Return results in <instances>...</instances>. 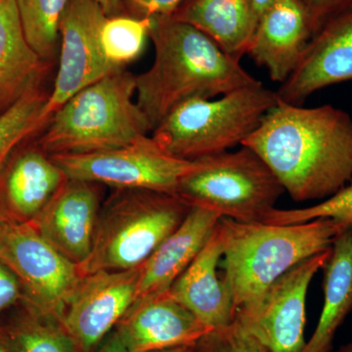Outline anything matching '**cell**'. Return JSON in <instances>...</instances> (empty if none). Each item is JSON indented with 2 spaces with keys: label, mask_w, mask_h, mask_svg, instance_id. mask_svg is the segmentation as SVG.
<instances>
[{
  "label": "cell",
  "mask_w": 352,
  "mask_h": 352,
  "mask_svg": "<svg viewBox=\"0 0 352 352\" xmlns=\"http://www.w3.org/2000/svg\"><path fill=\"white\" fill-rule=\"evenodd\" d=\"M241 146L265 162L296 201H324L352 183V119L332 105L278 98Z\"/></svg>",
  "instance_id": "6da1fadb"
},
{
  "label": "cell",
  "mask_w": 352,
  "mask_h": 352,
  "mask_svg": "<svg viewBox=\"0 0 352 352\" xmlns=\"http://www.w3.org/2000/svg\"><path fill=\"white\" fill-rule=\"evenodd\" d=\"M50 157L69 179L173 195L183 178L199 166L198 160L187 161L168 154L148 135L110 151Z\"/></svg>",
  "instance_id": "ba28073f"
},
{
  "label": "cell",
  "mask_w": 352,
  "mask_h": 352,
  "mask_svg": "<svg viewBox=\"0 0 352 352\" xmlns=\"http://www.w3.org/2000/svg\"><path fill=\"white\" fill-rule=\"evenodd\" d=\"M193 352H271L235 323L210 331L194 346Z\"/></svg>",
  "instance_id": "83f0119b"
},
{
  "label": "cell",
  "mask_w": 352,
  "mask_h": 352,
  "mask_svg": "<svg viewBox=\"0 0 352 352\" xmlns=\"http://www.w3.org/2000/svg\"><path fill=\"white\" fill-rule=\"evenodd\" d=\"M69 0H15L25 38L44 61H53L59 28Z\"/></svg>",
  "instance_id": "cb8c5ba5"
},
{
  "label": "cell",
  "mask_w": 352,
  "mask_h": 352,
  "mask_svg": "<svg viewBox=\"0 0 352 352\" xmlns=\"http://www.w3.org/2000/svg\"><path fill=\"white\" fill-rule=\"evenodd\" d=\"M277 102L276 91L263 82L215 100L195 99L171 112L152 131V138L178 159L195 161L214 156L242 144Z\"/></svg>",
  "instance_id": "8992f818"
},
{
  "label": "cell",
  "mask_w": 352,
  "mask_h": 352,
  "mask_svg": "<svg viewBox=\"0 0 352 352\" xmlns=\"http://www.w3.org/2000/svg\"><path fill=\"white\" fill-rule=\"evenodd\" d=\"M191 206L179 196L122 190L101 208L89 256L80 274L138 268L179 226Z\"/></svg>",
  "instance_id": "5b68a950"
},
{
  "label": "cell",
  "mask_w": 352,
  "mask_h": 352,
  "mask_svg": "<svg viewBox=\"0 0 352 352\" xmlns=\"http://www.w3.org/2000/svg\"><path fill=\"white\" fill-rule=\"evenodd\" d=\"M50 94L38 85L0 115V173L16 148L41 133L50 122L45 113Z\"/></svg>",
  "instance_id": "603a6c76"
},
{
  "label": "cell",
  "mask_w": 352,
  "mask_h": 352,
  "mask_svg": "<svg viewBox=\"0 0 352 352\" xmlns=\"http://www.w3.org/2000/svg\"><path fill=\"white\" fill-rule=\"evenodd\" d=\"M322 271L323 307L302 352H331L338 331L352 311V224L336 236Z\"/></svg>",
  "instance_id": "7402d4cb"
},
{
  "label": "cell",
  "mask_w": 352,
  "mask_h": 352,
  "mask_svg": "<svg viewBox=\"0 0 352 352\" xmlns=\"http://www.w3.org/2000/svg\"><path fill=\"white\" fill-rule=\"evenodd\" d=\"M140 267L82 275L65 305L62 328L78 352H94L117 327L138 293Z\"/></svg>",
  "instance_id": "8fae6325"
},
{
  "label": "cell",
  "mask_w": 352,
  "mask_h": 352,
  "mask_svg": "<svg viewBox=\"0 0 352 352\" xmlns=\"http://www.w3.org/2000/svg\"><path fill=\"white\" fill-rule=\"evenodd\" d=\"M307 6L314 32L336 14L352 7V0H302ZM312 34V36H314Z\"/></svg>",
  "instance_id": "f546056e"
},
{
  "label": "cell",
  "mask_w": 352,
  "mask_h": 352,
  "mask_svg": "<svg viewBox=\"0 0 352 352\" xmlns=\"http://www.w3.org/2000/svg\"><path fill=\"white\" fill-rule=\"evenodd\" d=\"M194 346H178L173 349H164V351H157L153 352H193Z\"/></svg>",
  "instance_id": "d590c367"
},
{
  "label": "cell",
  "mask_w": 352,
  "mask_h": 352,
  "mask_svg": "<svg viewBox=\"0 0 352 352\" xmlns=\"http://www.w3.org/2000/svg\"><path fill=\"white\" fill-rule=\"evenodd\" d=\"M7 333L17 352H78L60 324L36 314L22 319Z\"/></svg>",
  "instance_id": "484cf974"
},
{
  "label": "cell",
  "mask_w": 352,
  "mask_h": 352,
  "mask_svg": "<svg viewBox=\"0 0 352 352\" xmlns=\"http://www.w3.org/2000/svg\"><path fill=\"white\" fill-rule=\"evenodd\" d=\"M222 240L219 223L188 267L178 277L170 293L207 327H228L234 322L230 293L219 276Z\"/></svg>",
  "instance_id": "ac0fdd59"
},
{
  "label": "cell",
  "mask_w": 352,
  "mask_h": 352,
  "mask_svg": "<svg viewBox=\"0 0 352 352\" xmlns=\"http://www.w3.org/2000/svg\"><path fill=\"white\" fill-rule=\"evenodd\" d=\"M312 34L311 18L302 0H276L259 17L247 55L282 85L298 66Z\"/></svg>",
  "instance_id": "2e32d148"
},
{
  "label": "cell",
  "mask_w": 352,
  "mask_h": 352,
  "mask_svg": "<svg viewBox=\"0 0 352 352\" xmlns=\"http://www.w3.org/2000/svg\"><path fill=\"white\" fill-rule=\"evenodd\" d=\"M0 261L24 286L34 314L61 323L82 275L30 223L0 221ZM61 325V324H60Z\"/></svg>",
  "instance_id": "9c48e42d"
},
{
  "label": "cell",
  "mask_w": 352,
  "mask_h": 352,
  "mask_svg": "<svg viewBox=\"0 0 352 352\" xmlns=\"http://www.w3.org/2000/svg\"><path fill=\"white\" fill-rule=\"evenodd\" d=\"M198 161L195 170L180 182L176 195L221 219L263 222L286 193L270 166L245 146Z\"/></svg>",
  "instance_id": "52a82bcc"
},
{
  "label": "cell",
  "mask_w": 352,
  "mask_h": 352,
  "mask_svg": "<svg viewBox=\"0 0 352 352\" xmlns=\"http://www.w3.org/2000/svg\"><path fill=\"white\" fill-rule=\"evenodd\" d=\"M220 219L212 210L191 206L179 226L141 265L135 302L168 291L205 245Z\"/></svg>",
  "instance_id": "e0dca14e"
},
{
  "label": "cell",
  "mask_w": 352,
  "mask_h": 352,
  "mask_svg": "<svg viewBox=\"0 0 352 352\" xmlns=\"http://www.w3.org/2000/svg\"><path fill=\"white\" fill-rule=\"evenodd\" d=\"M184 0H122L127 15L135 18L170 16Z\"/></svg>",
  "instance_id": "f1b7e54d"
},
{
  "label": "cell",
  "mask_w": 352,
  "mask_h": 352,
  "mask_svg": "<svg viewBox=\"0 0 352 352\" xmlns=\"http://www.w3.org/2000/svg\"><path fill=\"white\" fill-rule=\"evenodd\" d=\"M0 352H17L8 333H0Z\"/></svg>",
  "instance_id": "e575fe53"
},
{
  "label": "cell",
  "mask_w": 352,
  "mask_h": 352,
  "mask_svg": "<svg viewBox=\"0 0 352 352\" xmlns=\"http://www.w3.org/2000/svg\"><path fill=\"white\" fill-rule=\"evenodd\" d=\"M338 352H352V340L344 346H340Z\"/></svg>",
  "instance_id": "8d00e7d4"
},
{
  "label": "cell",
  "mask_w": 352,
  "mask_h": 352,
  "mask_svg": "<svg viewBox=\"0 0 352 352\" xmlns=\"http://www.w3.org/2000/svg\"><path fill=\"white\" fill-rule=\"evenodd\" d=\"M352 82V7L336 14L314 32L298 66L276 94L280 100L302 106L323 88Z\"/></svg>",
  "instance_id": "4fadbf2b"
},
{
  "label": "cell",
  "mask_w": 352,
  "mask_h": 352,
  "mask_svg": "<svg viewBox=\"0 0 352 352\" xmlns=\"http://www.w3.org/2000/svg\"><path fill=\"white\" fill-rule=\"evenodd\" d=\"M136 76L122 69L68 99L51 116L38 146L50 156L118 149L152 132L135 100Z\"/></svg>",
  "instance_id": "277c9868"
},
{
  "label": "cell",
  "mask_w": 352,
  "mask_h": 352,
  "mask_svg": "<svg viewBox=\"0 0 352 352\" xmlns=\"http://www.w3.org/2000/svg\"><path fill=\"white\" fill-rule=\"evenodd\" d=\"M155 58L136 76L135 100L152 131L176 108L261 82L205 34L170 16L152 18Z\"/></svg>",
  "instance_id": "7a4b0ae2"
},
{
  "label": "cell",
  "mask_w": 352,
  "mask_h": 352,
  "mask_svg": "<svg viewBox=\"0 0 352 352\" xmlns=\"http://www.w3.org/2000/svg\"><path fill=\"white\" fill-rule=\"evenodd\" d=\"M170 16L196 28L239 61L258 23L252 0H184Z\"/></svg>",
  "instance_id": "44dd1931"
},
{
  "label": "cell",
  "mask_w": 352,
  "mask_h": 352,
  "mask_svg": "<svg viewBox=\"0 0 352 352\" xmlns=\"http://www.w3.org/2000/svg\"><path fill=\"white\" fill-rule=\"evenodd\" d=\"M96 352H129L117 330H113L99 346Z\"/></svg>",
  "instance_id": "1f68e13d"
},
{
  "label": "cell",
  "mask_w": 352,
  "mask_h": 352,
  "mask_svg": "<svg viewBox=\"0 0 352 352\" xmlns=\"http://www.w3.org/2000/svg\"><path fill=\"white\" fill-rule=\"evenodd\" d=\"M331 248L296 264L275 280L251 309L234 322L271 352H302L307 340V298L315 275L322 270Z\"/></svg>",
  "instance_id": "30bf717a"
},
{
  "label": "cell",
  "mask_w": 352,
  "mask_h": 352,
  "mask_svg": "<svg viewBox=\"0 0 352 352\" xmlns=\"http://www.w3.org/2000/svg\"><path fill=\"white\" fill-rule=\"evenodd\" d=\"M68 179L62 168L38 146L13 160L0 184V197L15 222L30 223Z\"/></svg>",
  "instance_id": "d6986e66"
},
{
  "label": "cell",
  "mask_w": 352,
  "mask_h": 352,
  "mask_svg": "<svg viewBox=\"0 0 352 352\" xmlns=\"http://www.w3.org/2000/svg\"><path fill=\"white\" fill-rule=\"evenodd\" d=\"M152 18H135L129 15L108 17L102 25V51L107 61L118 69H126L135 61L149 38Z\"/></svg>",
  "instance_id": "d4e9b609"
},
{
  "label": "cell",
  "mask_w": 352,
  "mask_h": 352,
  "mask_svg": "<svg viewBox=\"0 0 352 352\" xmlns=\"http://www.w3.org/2000/svg\"><path fill=\"white\" fill-rule=\"evenodd\" d=\"M95 183L68 179L30 224L65 258L80 265L94 245L101 207Z\"/></svg>",
  "instance_id": "5bb4252c"
},
{
  "label": "cell",
  "mask_w": 352,
  "mask_h": 352,
  "mask_svg": "<svg viewBox=\"0 0 352 352\" xmlns=\"http://www.w3.org/2000/svg\"><path fill=\"white\" fill-rule=\"evenodd\" d=\"M116 330L129 352L195 346L212 329L176 300L170 289L134 302Z\"/></svg>",
  "instance_id": "9a60e30c"
},
{
  "label": "cell",
  "mask_w": 352,
  "mask_h": 352,
  "mask_svg": "<svg viewBox=\"0 0 352 352\" xmlns=\"http://www.w3.org/2000/svg\"><path fill=\"white\" fill-rule=\"evenodd\" d=\"M275 1H276V0H252L254 10H256V16H258V19Z\"/></svg>",
  "instance_id": "836d02e7"
},
{
  "label": "cell",
  "mask_w": 352,
  "mask_h": 352,
  "mask_svg": "<svg viewBox=\"0 0 352 352\" xmlns=\"http://www.w3.org/2000/svg\"><path fill=\"white\" fill-rule=\"evenodd\" d=\"M219 227L221 278L235 316L254 307L271 284L296 264L330 249L346 226L331 219L288 226L220 219Z\"/></svg>",
  "instance_id": "3957f363"
},
{
  "label": "cell",
  "mask_w": 352,
  "mask_h": 352,
  "mask_svg": "<svg viewBox=\"0 0 352 352\" xmlns=\"http://www.w3.org/2000/svg\"><path fill=\"white\" fill-rule=\"evenodd\" d=\"M317 219H333L344 226L352 224V183L331 198L309 207L296 210L275 208L266 215L263 223L288 226Z\"/></svg>",
  "instance_id": "4316f807"
},
{
  "label": "cell",
  "mask_w": 352,
  "mask_h": 352,
  "mask_svg": "<svg viewBox=\"0 0 352 352\" xmlns=\"http://www.w3.org/2000/svg\"><path fill=\"white\" fill-rule=\"evenodd\" d=\"M48 65L28 43L15 0H0V115L41 85Z\"/></svg>",
  "instance_id": "ffe728a7"
},
{
  "label": "cell",
  "mask_w": 352,
  "mask_h": 352,
  "mask_svg": "<svg viewBox=\"0 0 352 352\" xmlns=\"http://www.w3.org/2000/svg\"><path fill=\"white\" fill-rule=\"evenodd\" d=\"M19 296V280L0 261V311L17 302Z\"/></svg>",
  "instance_id": "4dcf8cb0"
},
{
  "label": "cell",
  "mask_w": 352,
  "mask_h": 352,
  "mask_svg": "<svg viewBox=\"0 0 352 352\" xmlns=\"http://www.w3.org/2000/svg\"><path fill=\"white\" fill-rule=\"evenodd\" d=\"M107 16L95 0H69L59 28V64L45 113H53L83 88L119 69L102 51L100 32Z\"/></svg>",
  "instance_id": "7c38bea8"
},
{
  "label": "cell",
  "mask_w": 352,
  "mask_h": 352,
  "mask_svg": "<svg viewBox=\"0 0 352 352\" xmlns=\"http://www.w3.org/2000/svg\"><path fill=\"white\" fill-rule=\"evenodd\" d=\"M107 17L122 15L124 12L122 0H95Z\"/></svg>",
  "instance_id": "d6a6232c"
}]
</instances>
